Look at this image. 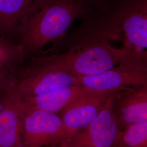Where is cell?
Listing matches in <instances>:
<instances>
[{"label": "cell", "mask_w": 147, "mask_h": 147, "mask_svg": "<svg viewBox=\"0 0 147 147\" xmlns=\"http://www.w3.org/2000/svg\"><path fill=\"white\" fill-rule=\"evenodd\" d=\"M21 95L14 87L0 96V147H21Z\"/></svg>", "instance_id": "obj_9"}, {"label": "cell", "mask_w": 147, "mask_h": 147, "mask_svg": "<svg viewBox=\"0 0 147 147\" xmlns=\"http://www.w3.org/2000/svg\"><path fill=\"white\" fill-rule=\"evenodd\" d=\"M147 62L129 61L100 73L76 76L78 85L92 91L112 93L147 85Z\"/></svg>", "instance_id": "obj_5"}, {"label": "cell", "mask_w": 147, "mask_h": 147, "mask_svg": "<svg viewBox=\"0 0 147 147\" xmlns=\"http://www.w3.org/2000/svg\"><path fill=\"white\" fill-rule=\"evenodd\" d=\"M33 0H0V34H15L18 22Z\"/></svg>", "instance_id": "obj_12"}, {"label": "cell", "mask_w": 147, "mask_h": 147, "mask_svg": "<svg viewBox=\"0 0 147 147\" xmlns=\"http://www.w3.org/2000/svg\"><path fill=\"white\" fill-rule=\"evenodd\" d=\"M94 7L92 0H33L18 22L15 34L27 55L62 39L74 22Z\"/></svg>", "instance_id": "obj_1"}, {"label": "cell", "mask_w": 147, "mask_h": 147, "mask_svg": "<svg viewBox=\"0 0 147 147\" xmlns=\"http://www.w3.org/2000/svg\"><path fill=\"white\" fill-rule=\"evenodd\" d=\"M114 109L119 130L147 121V85L114 93Z\"/></svg>", "instance_id": "obj_10"}, {"label": "cell", "mask_w": 147, "mask_h": 147, "mask_svg": "<svg viewBox=\"0 0 147 147\" xmlns=\"http://www.w3.org/2000/svg\"><path fill=\"white\" fill-rule=\"evenodd\" d=\"M23 106L21 147H58L64 136L60 117L53 112L32 109L24 104Z\"/></svg>", "instance_id": "obj_6"}, {"label": "cell", "mask_w": 147, "mask_h": 147, "mask_svg": "<svg viewBox=\"0 0 147 147\" xmlns=\"http://www.w3.org/2000/svg\"><path fill=\"white\" fill-rule=\"evenodd\" d=\"M36 58L51 68L74 76L100 73L126 61H142L125 47H112L106 40L81 41L74 43L61 54Z\"/></svg>", "instance_id": "obj_3"}, {"label": "cell", "mask_w": 147, "mask_h": 147, "mask_svg": "<svg viewBox=\"0 0 147 147\" xmlns=\"http://www.w3.org/2000/svg\"><path fill=\"white\" fill-rule=\"evenodd\" d=\"M14 88L21 97L40 94L54 89L78 85L76 76L51 68L33 57L15 73Z\"/></svg>", "instance_id": "obj_4"}, {"label": "cell", "mask_w": 147, "mask_h": 147, "mask_svg": "<svg viewBox=\"0 0 147 147\" xmlns=\"http://www.w3.org/2000/svg\"><path fill=\"white\" fill-rule=\"evenodd\" d=\"M111 93H93L74 100L59 112L64 136L58 147H65L71 138L98 116Z\"/></svg>", "instance_id": "obj_8"}, {"label": "cell", "mask_w": 147, "mask_h": 147, "mask_svg": "<svg viewBox=\"0 0 147 147\" xmlns=\"http://www.w3.org/2000/svg\"><path fill=\"white\" fill-rule=\"evenodd\" d=\"M113 147H147V121L119 130Z\"/></svg>", "instance_id": "obj_14"}, {"label": "cell", "mask_w": 147, "mask_h": 147, "mask_svg": "<svg viewBox=\"0 0 147 147\" xmlns=\"http://www.w3.org/2000/svg\"><path fill=\"white\" fill-rule=\"evenodd\" d=\"M14 74L0 71V96L6 91L14 87Z\"/></svg>", "instance_id": "obj_15"}, {"label": "cell", "mask_w": 147, "mask_h": 147, "mask_svg": "<svg viewBox=\"0 0 147 147\" xmlns=\"http://www.w3.org/2000/svg\"><path fill=\"white\" fill-rule=\"evenodd\" d=\"M119 131L114 109V93L93 121L74 136L65 147H113Z\"/></svg>", "instance_id": "obj_7"}, {"label": "cell", "mask_w": 147, "mask_h": 147, "mask_svg": "<svg viewBox=\"0 0 147 147\" xmlns=\"http://www.w3.org/2000/svg\"><path fill=\"white\" fill-rule=\"evenodd\" d=\"M89 15L95 17L96 28L80 40L119 38L123 33L124 47L137 54L147 53V0H103Z\"/></svg>", "instance_id": "obj_2"}, {"label": "cell", "mask_w": 147, "mask_h": 147, "mask_svg": "<svg viewBox=\"0 0 147 147\" xmlns=\"http://www.w3.org/2000/svg\"><path fill=\"white\" fill-rule=\"evenodd\" d=\"M86 147V146H72V147Z\"/></svg>", "instance_id": "obj_16"}, {"label": "cell", "mask_w": 147, "mask_h": 147, "mask_svg": "<svg viewBox=\"0 0 147 147\" xmlns=\"http://www.w3.org/2000/svg\"><path fill=\"white\" fill-rule=\"evenodd\" d=\"M92 1L93 2H96V1H98V0H92Z\"/></svg>", "instance_id": "obj_17"}, {"label": "cell", "mask_w": 147, "mask_h": 147, "mask_svg": "<svg viewBox=\"0 0 147 147\" xmlns=\"http://www.w3.org/2000/svg\"><path fill=\"white\" fill-rule=\"evenodd\" d=\"M26 57L22 47L8 37H0V71L15 74L25 64Z\"/></svg>", "instance_id": "obj_13"}, {"label": "cell", "mask_w": 147, "mask_h": 147, "mask_svg": "<svg viewBox=\"0 0 147 147\" xmlns=\"http://www.w3.org/2000/svg\"><path fill=\"white\" fill-rule=\"evenodd\" d=\"M93 93L99 92L92 91L82 86L73 85L21 98L24 105L27 107L57 114L74 100Z\"/></svg>", "instance_id": "obj_11"}]
</instances>
